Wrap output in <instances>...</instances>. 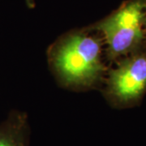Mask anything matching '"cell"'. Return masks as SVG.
Instances as JSON below:
<instances>
[{
	"label": "cell",
	"mask_w": 146,
	"mask_h": 146,
	"mask_svg": "<svg viewBox=\"0 0 146 146\" xmlns=\"http://www.w3.org/2000/svg\"><path fill=\"white\" fill-rule=\"evenodd\" d=\"M49 60L58 80L70 88H93L107 72L102 42L86 31H76L54 43Z\"/></svg>",
	"instance_id": "6da1fadb"
},
{
	"label": "cell",
	"mask_w": 146,
	"mask_h": 146,
	"mask_svg": "<svg viewBox=\"0 0 146 146\" xmlns=\"http://www.w3.org/2000/svg\"><path fill=\"white\" fill-rule=\"evenodd\" d=\"M146 0H127L90 30L99 32L110 61H117L145 46Z\"/></svg>",
	"instance_id": "7a4b0ae2"
},
{
	"label": "cell",
	"mask_w": 146,
	"mask_h": 146,
	"mask_svg": "<svg viewBox=\"0 0 146 146\" xmlns=\"http://www.w3.org/2000/svg\"><path fill=\"white\" fill-rule=\"evenodd\" d=\"M146 93V46L121 58L108 71L105 95L112 106H135Z\"/></svg>",
	"instance_id": "3957f363"
},
{
	"label": "cell",
	"mask_w": 146,
	"mask_h": 146,
	"mask_svg": "<svg viewBox=\"0 0 146 146\" xmlns=\"http://www.w3.org/2000/svg\"><path fill=\"white\" fill-rule=\"evenodd\" d=\"M29 126L25 113L13 110L0 123V146H29Z\"/></svg>",
	"instance_id": "277c9868"
},
{
	"label": "cell",
	"mask_w": 146,
	"mask_h": 146,
	"mask_svg": "<svg viewBox=\"0 0 146 146\" xmlns=\"http://www.w3.org/2000/svg\"><path fill=\"white\" fill-rule=\"evenodd\" d=\"M26 1V3H27V6L29 7V8H33L34 7V2H33V0H25Z\"/></svg>",
	"instance_id": "5b68a950"
},
{
	"label": "cell",
	"mask_w": 146,
	"mask_h": 146,
	"mask_svg": "<svg viewBox=\"0 0 146 146\" xmlns=\"http://www.w3.org/2000/svg\"><path fill=\"white\" fill-rule=\"evenodd\" d=\"M145 46H146V14H145Z\"/></svg>",
	"instance_id": "8992f818"
}]
</instances>
